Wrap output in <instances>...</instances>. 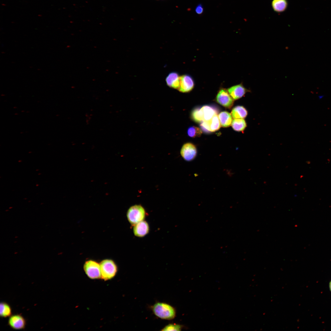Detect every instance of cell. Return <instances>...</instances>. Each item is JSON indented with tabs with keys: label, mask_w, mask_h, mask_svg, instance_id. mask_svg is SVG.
Here are the masks:
<instances>
[{
	"label": "cell",
	"mask_w": 331,
	"mask_h": 331,
	"mask_svg": "<svg viewBox=\"0 0 331 331\" xmlns=\"http://www.w3.org/2000/svg\"><path fill=\"white\" fill-rule=\"evenodd\" d=\"M216 101L221 105L228 108H231L234 103V100L228 91L223 89L219 90L216 97Z\"/></svg>",
	"instance_id": "8992f818"
},
{
	"label": "cell",
	"mask_w": 331,
	"mask_h": 331,
	"mask_svg": "<svg viewBox=\"0 0 331 331\" xmlns=\"http://www.w3.org/2000/svg\"><path fill=\"white\" fill-rule=\"evenodd\" d=\"M247 110L243 106H237L232 110L231 115L234 119H244L248 115Z\"/></svg>",
	"instance_id": "5bb4252c"
},
{
	"label": "cell",
	"mask_w": 331,
	"mask_h": 331,
	"mask_svg": "<svg viewBox=\"0 0 331 331\" xmlns=\"http://www.w3.org/2000/svg\"><path fill=\"white\" fill-rule=\"evenodd\" d=\"M286 0H273L272 6L274 10L276 12H281L284 11L287 6Z\"/></svg>",
	"instance_id": "ac0fdd59"
},
{
	"label": "cell",
	"mask_w": 331,
	"mask_h": 331,
	"mask_svg": "<svg viewBox=\"0 0 331 331\" xmlns=\"http://www.w3.org/2000/svg\"><path fill=\"white\" fill-rule=\"evenodd\" d=\"M182 157L187 161H191L196 157L197 150L195 145L192 143H186L182 146L181 150Z\"/></svg>",
	"instance_id": "ba28073f"
},
{
	"label": "cell",
	"mask_w": 331,
	"mask_h": 331,
	"mask_svg": "<svg viewBox=\"0 0 331 331\" xmlns=\"http://www.w3.org/2000/svg\"><path fill=\"white\" fill-rule=\"evenodd\" d=\"M231 126L233 129L237 131H242L247 127V124L244 119H234Z\"/></svg>",
	"instance_id": "2e32d148"
},
{
	"label": "cell",
	"mask_w": 331,
	"mask_h": 331,
	"mask_svg": "<svg viewBox=\"0 0 331 331\" xmlns=\"http://www.w3.org/2000/svg\"><path fill=\"white\" fill-rule=\"evenodd\" d=\"M200 111L203 122L210 120L215 115L218 114L219 110L214 106L206 105L200 108Z\"/></svg>",
	"instance_id": "30bf717a"
},
{
	"label": "cell",
	"mask_w": 331,
	"mask_h": 331,
	"mask_svg": "<svg viewBox=\"0 0 331 331\" xmlns=\"http://www.w3.org/2000/svg\"><path fill=\"white\" fill-rule=\"evenodd\" d=\"M180 76L177 72L169 73L166 78L167 85L172 88L178 89L179 86Z\"/></svg>",
	"instance_id": "4fadbf2b"
},
{
	"label": "cell",
	"mask_w": 331,
	"mask_h": 331,
	"mask_svg": "<svg viewBox=\"0 0 331 331\" xmlns=\"http://www.w3.org/2000/svg\"><path fill=\"white\" fill-rule=\"evenodd\" d=\"M152 310L156 316L162 319L171 320L176 316L175 309L171 306L165 303H156L152 306Z\"/></svg>",
	"instance_id": "6da1fadb"
},
{
	"label": "cell",
	"mask_w": 331,
	"mask_h": 331,
	"mask_svg": "<svg viewBox=\"0 0 331 331\" xmlns=\"http://www.w3.org/2000/svg\"><path fill=\"white\" fill-rule=\"evenodd\" d=\"M229 94L234 100L240 99L250 90L245 88L241 83L233 86L228 89Z\"/></svg>",
	"instance_id": "8fae6325"
},
{
	"label": "cell",
	"mask_w": 331,
	"mask_h": 331,
	"mask_svg": "<svg viewBox=\"0 0 331 331\" xmlns=\"http://www.w3.org/2000/svg\"><path fill=\"white\" fill-rule=\"evenodd\" d=\"M218 117L222 127H226L231 125L232 116L229 112L225 111L222 112L219 114Z\"/></svg>",
	"instance_id": "9a60e30c"
},
{
	"label": "cell",
	"mask_w": 331,
	"mask_h": 331,
	"mask_svg": "<svg viewBox=\"0 0 331 331\" xmlns=\"http://www.w3.org/2000/svg\"><path fill=\"white\" fill-rule=\"evenodd\" d=\"M8 324L12 329L19 330L25 329L26 322V319L23 316L16 314L12 315L9 317Z\"/></svg>",
	"instance_id": "52a82bcc"
},
{
	"label": "cell",
	"mask_w": 331,
	"mask_h": 331,
	"mask_svg": "<svg viewBox=\"0 0 331 331\" xmlns=\"http://www.w3.org/2000/svg\"><path fill=\"white\" fill-rule=\"evenodd\" d=\"M329 287L330 289V291H331V281H330V282L329 283Z\"/></svg>",
	"instance_id": "603a6c76"
},
{
	"label": "cell",
	"mask_w": 331,
	"mask_h": 331,
	"mask_svg": "<svg viewBox=\"0 0 331 331\" xmlns=\"http://www.w3.org/2000/svg\"><path fill=\"white\" fill-rule=\"evenodd\" d=\"M101 278L106 281L115 277L117 272V267L115 262L110 259H105L100 263Z\"/></svg>",
	"instance_id": "7a4b0ae2"
},
{
	"label": "cell",
	"mask_w": 331,
	"mask_h": 331,
	"mask_svg": "<svg viewBox=\"0 0 331 331\" xmlns=\"http://www.w3.org/2000/svg\"><path fill=\"white\" fill-rule=\"evenodd\" d=\"M195 10L197 14H201L203 11V8L202 5H198L196 7Z\"/></svg>",
	"instance_id": "7402d4cb"
},
{
	"label": "cell",
	"mask_w": 331,
	"mask_h": 331,
	"mask_svg": "<svg viewBox=\"0 0 331 331\" xmlns=\"http://www.w3.org/2000/svg\"><path fill=\"white\" fill-rule=\"evenodd\" d=\"M182 325L175 324H170L165 326L162 331H180L183 328Z\"/></svg>",
	"instance_id": "44dd1931"
},
{
	"label": "cell",
	"mask_w": 331,
	"mask_h": 331,
	"mask_svg": "<svg viewBox=\"0 0 331 331\" xmlns=\"http://www.w3.org/2000/svg\"><path fill=\"white\" fill-rule=\"evenodd\" d=\"M200 127L202 130L207 133L218 130L221 127V124L217 114L215 115L208 121L201 122Z\"/></svg>",
	"instance_id": "5b68a950"
},
{
	"label": "cell",
	"mask_w": 331,
	"mask_h": 331,
	"mask_svg": "<svg viewBox=\"0 0 331 331\" xmlns=\"http://www.w3.org/2000/svg\"><path fill=\"white\" fill-rule=\"evenodd\" d=\"M194 86V81L188 75L185 74L180 76L179 86L177 89L182 93H188L191 91Z\"/></svg>",
	"instance_id": "9c48e42d"
},
{
	"label": "cell",
	"mask_w": 331,
	"mask_h": 331,
	"mask_svg": "<svg viewBox=\"0 0 331 331\" xmlns=\"http://www.w3.org/2000/svg\"><path fill=\"white\" fill-rule=\"evenodd\" d=\"M84 270L87 276L91 279L101 278L100 264L95 261H86L83 265Z\"/></svg>",
	"instance_id": "277c9868"
},
{
	"label": "cell",
	"mask_w": 331,
	"mask_h": 331,
	"mask_svg": "<svg viewBox=\"0 0 331 331\" xmlns=\"http://www.w3.org/2000/svg\"><path fill=\"white\" fill-rule=\"evenodd\" d=\"M12 315V310L10 305L5 302L0 304V316L2 318L9 317Z\"/></svg>",
	"instance_id": "e0dca14e"
},
{
	"label": "cell",
	"mask_w": 331,
	"mask_h": 331,
	"mask_svg": "<svg viewBox=\"0 0 331 331\" xmlns=\"http://www.w3.org/2000/svg\"><path fill=\"white\" fill-rule=\"evenodd\" d=\"M133 226L134 234L137 237H143L146 235L149 232V225L146 221L144 220L141 221Z\"/></svg>",
	"instance_id": "7c38bea8"
},
{
	"label": "cell",
	"mask_w": 331,
	"mask_h": 331,
	"mask_svg": "<svg viewBox=\"0 0 331 331\" xmlns=\"http://www.w3.org/2000/svg\"><path fill=\"white\" fill-rule=\"evenodd\" d=\"M146 215L144 208L140 205H135L131 207L127 213V220L133 226L144 220Z\"/></svg>",
	"instance_id": "3957f363"
},
{
	"label": "cell",
	"mask_w": 331,
	"mask_h": 331,
	"mask_svg": "<svg viewBox=\"0 0 331 331\" xmlns=\"http://www.w3.org/2000/svg\"><path fill=\"white\" fill-rule=\"evenodd\" d=\"M191 116L192 119L195 122L201 123L202 122L200 113V108L194 109L192 112Z\"/></svg>",
	"instance_id": "ffe728a7"
},
{
	"label": "cell",
	"mask_w": 331,
	"mask_h": 331,
	"mask_svg": "<svg viewBox=\"0 0 331 331\" xmlns=\"http://www.w3.org/2000/svg\"><path fill=\"white\" fill-rule=\"evenodd\" d=\"M202 133V131L199 128L195 126L189 127L187 130V134L191 137H200Z\"/></svg>",
	"instance_id": "d6986e66"
}]
</instances>
